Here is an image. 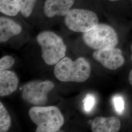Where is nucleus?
Returning <instances> with one entry per match:
<instances>
[{"mask_svg": "<svg viewBox=\"0 0 132 132\" xmlns=\"http://www.w3.org/2000/svg\"><path fill=\"white\" fill-rule=\"evenodd\" d=\"M91 68L89 62L84 57L72 61L64 57L55 65L54 74L62 82L82 83L90 77Z\"/></svg>", "mask_w": 132, "mask_h": 132, "instance_id": "1", "label": "nucleus"}, {"mask_svg": "<svg viewBox=\"0 0 132 132\" xmlns=\"http://www.w3.org/2000/svg\"><path fill=\"white\" fill-rule=\"evenodd\" d=\"M28 114L37 126L36 132H56L64 123V118L56 106H35L30 109Z\"/></svg>", "mask_w": 132, "mask_h": 132, "instance_id": "2", "label": "nucleus"}, {"mask_svg": "<svg viewBox=\"0 0 132 132\" xmlns=\"http://www.w3.org/2000/svg\"><path fill=\"white\" fill-rule=\"evenodd\" d=\"M36 40L41 47L42 58L48 65H56L65 56L66 45L55 33L50 31H42L38 34Z\"/></svg>", "mask_w": 132, "mask_h": 132, "instance_id": "3", "label": "nucleus"}, {"mask_svg": "<svg viewBox=\"0 0 132 132\" xmlns=\"http://www.w3.org/2000/svg\"><path fill=\"white\" fill-rule=\"evenodd\" d=\"M83 40L88 47L99 50L115 47L118 44V35L110 26L98 24L89 31L83 33Z\"/></svg>", "mask_w": 132, "mask_h": 132, "instance_id": "4", "label": "nucleus"}, {"mask_svg": "<svg viewBox=\"0 0 132 132\" xmlns=\"http://www.w3.org/2000/svg\"><path fill=\"white\" fill-rule=\"evenodd\" d=\"M66 27L72 31L86 33L98 24V18L89 10L74 9L70 10L64 19Z\"/></svg>", "mask_w": 132, "mask_h": 132, "instance_id": "5", "label": "nucleus"}, {"mask_svg": "<svg viewBox=\"0 0 132 132\" xmlns=\"http://www.w3.org/2000/svg\"><path fill=\"white\" fill-rule=\"evenodd\" d=\"M54 88V83L50 80L30 81L23 87L22 97L29 104L42 106L47 103L48 94Z\"/></svg>", "mask_w": 132, "mask_h": 132, "instance_id": "6", "label": "nucleus"}, {"mask_svg": "<svg viewBox=\"0 0 132 132\" xmlns=\"http://www.w3.org/2000/svg\"><path fill=\"white\" fill-rule=\"evenodd\" d=\"M93 57L104 68L110 70L118 69L125 62L122 51L116 47L96 50L93 53Z\"/></svg>", "mask_w": 132, "mask_h": 132, "instance_id": "7", "label": "nucleus"}, {"mask_svg": "<svg viewBox=\"0 0 132 132\" xmlns=\"http://www.w3.org/2000/svg\"><path fill=\"white\" fill-rule=\"evenodd\" d=\"M76 0H46L44 12L48 18L55 16H65L70 11Z\"/></svg>", "mask_w": 132, "mask_h": 132, "instance_id": "8", "label": "nucleus"}, {"mask_svg": "<svg viewBox=\"0 0 132 132\" xmlns=\"http://www.w3.org/2000/svg\"><path fill=\"white\" fill-rule=\"evenodd\" d=\"M120 125V121L117 117H99L92 121L91 129L93 132H117Z\"/></svg>", "mask_w": 132, "mask_h": 132, "instance_id": "9", "label": "nucleus"}, {"mask_svg": "<svg viewBox=\"0 0 132 132\" xmlns=\"http://www.w3.org/2000/svg\"><path fill=\"white\" fill-rule=\"evenodd\" d=\"M19 79L16 73L6 70H0V96H7L17 90Z\"/></svg>", "mask_w": 132, "mask_h": 132, "instance_id": "10", "label": "nucleus"}, {"mask_svg": "<svg viewBox=\"0 0 132 132\" xmlns=\"http://www.w3.org/2000/svg\"><path fill=\"white\" fill-rule=\"evenodd\" d=\"M22 28L19 24L11 19L0 17V42L7 41L12 37L19 34Z\"/></svg>", "mask_w": 132, "mask_h": 132, "instance_id": "11", "label": "nucleus"}, {"mask_svg": "<svg viewBox=\"0 0 132 132\" xmlns=\"http://www.w3.org/2000/svg\"><path fill=\"white\" fill-rule=\"evenodd\" d=\"M0 11L6 15L16 16L20 11L19 0H0Z\"/></svg>", "mask_w": 132, "mask_h": 132, "instance_id": "12", "label": "nucleus"}, {"mask_svg": "<svg viewBox=\"0 0 132 132\" xmlns=\"http://www.w3.org/2000/svg\"><path fill=\"white\" fill-rule=\"evenodd\" d=\"M11 125L10 114L5 108L4 105L0 102V132H7Z\"/></svg>", "mask_w": 132, "mask_h": 132, "instance_id": "13", "label": "nucleus"}, {"mask_svg": "<svg viewBox=\"0 0 132 132\" xmlns=\"http://www.w3.org/2000/svg\"><path fill=\"white\" fill-rule=\"evenodd\" d=\"M20 13L24 17L28 18L33 11L37 0H19Z\"/></svg>", "mask_w": 132, "mask_h": 132, "instance_id": "14", "label": "nucleus"}, {"mask_svg": "<svg viewBox=\"0 0 132 132\" xmlns=\"http://www.w3.org/2000/svg\"><path fill=\"white\" fill-rule=\"evenodd\" d=\"M95 102L96 99L94 95L92 94H87L83 100L84 108L85 112L87 113L90 112L94 108Z\"/></svg>", "mask_w": 132, "mask_h": 132, "instance_id": "15", "label": "nucleus"}, {"mask_svg": "<svg viewBox=\"0 0 132 132\" xmlns=\"http://www.w3.org/2000/svg\"><path fill=\"white\" fill-rule=\"evenodd\" d=\"M15 60L10 55H6L0 59V70H7L11 68L13 66Z\"/></svg>", "mask_w": 132, "mask_h": 132, "instance_id": "16", "label": "nucleus"}, {"mask_svg": "<svg viewBox=\"0 0 132 132\" xmlns=\"http://www.w3.org/2000/svg\"><path fill=\"white\" fill-rule=\"evenodd\" d=\"M114 108L118 114H121L124 110V101L122 97L120 95H117L113 98Z\"/></svg>", "mask_w": 132, "mask_h": 132, "instance_id": "17", "label": "nucleus"}, {"mask_svg": "<svg viewBox=\"0 0 132 132\" xmlns=\"http://www.w3.org/2000/svg\"><path fill=\"white\" fill-rule=\"evenodd\" d=\"M128 79L129 83H130V84L132 86V70L130 71L129 75V77H128Z\"/></svg>", "mask_w": 132, "mask_h": 132, "instance_id": "18", "label": "nucleus"}, {"mask_svg": "<svg viewBox=\"0 0 132 132\" xmlns=\"http://www.w3.org/2000/svg\"><path fill=\"white\" fill-rule=\"evenodd\" d=\"M108 1L111 2H116V1H118L119 0H108Z\"/></svg>", "mask_w": 132, "mask_h": 132, "instance_id": "19", "label": "nucleus"}, {"mask_svg": "<svg viewBox=\"0 0 132 132\" xmlns=\"http://www.w3.org/2000/svg\"><path fill=\"white\" fill-rule=\"evenodd\" d=\"M131 50H132V45H131ZM131 59H132V56H131Z\"/></svg>", "mask_w": 132, "mask_h": 132, "instance_id": "20", "label": "nucleus"}]
</instances>
